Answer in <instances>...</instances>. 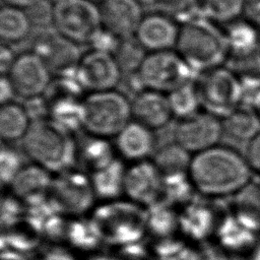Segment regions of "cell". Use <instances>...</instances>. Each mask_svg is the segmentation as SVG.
Returning <instances> with one entry per match:
<instances>
[{
  "label": "cell",
  "mask_w": 260,
  "mask_h": 260,
  "mask_svg": "<svg viewBox=\"0 0 260 260\" xmlns=\"http://www.w3.org/2000/svg\"><path fill=\"white\" fill-rule=\"evenodd\" d=\"M252 175L245 155L219 144L193 154L188 171L193 189L209 198L236 195L251 183Z\"/></svg>",
  "instance_id": "cell-1"
},
{
  "label": "cell",
  "mask_w": 260,
  "mask_h": 260,
  "mask_svg": "<svg viewBox=\"0 0 260 260\" xmlns=\"http://www.w3.org/2000/svg\"><path fill=\"white\" fill-rule=\"evenodd\" d=\"M22 141L25 155L51 174L72 169L77 156L78 145L72 132L50 118L32 121Z\"/></svg>",
  "instance_id": "cell-2"
},
{
  "label": "cell",
  "mask_w": 260,
  "mask_h": 260,
  "mask_svg": "<svg viewBox=\"0 0 260 260\" xmlns=\"http://www.w3.org/2000/svg\"><path fill=\"white\" fill-rule=\"evenodd\" d=\"M175 50L197 74L222 66L230 55L225 32L203 15L180 25Z\"/></svg>",
  "instance_id": "cell-3"
},
{
  "label": "cell",
  "mask_w": 260,
  "mask_h": 260,
  "mask_svg": "<svg viewBox=\"0 0 260 260\" xmlns=\"http://www.w3.org/2000/svg\"><path fill=\"white\" fill-rule=\"evenodd\" d=\"M83 104V129L92 136L115 137L132 121L131 100L116 89L90 92Z\"/></svg>",
  "instance_id": "cell-4"
},
{
  "label": "cell",
  "mask_w": 260,
  "mask_h": 260,
  "mask_svg": "<svg viewBox=\"0 0 260 260\" xmlns=\"http://www.w3.org/2000/svg\"><path fill=\"white\" fill-rule=\"evenodd\" d=\"M198 75L195 85L203 111L222 120L244 104V85L229 67L220 66Z\"/></svg>",
  "instance_id": "cell-5"
},
{
  "label": "cell",
  "mask_w": 260,
  "mask_h": 260,
  "mask_svg": "<svg viewBox=\"0 0 260 260\" xmlns=\"http://www.w3.org/2000/svg\"><path fill=\"white\" fill-rule=\"evenodd\" d=\"M143 88L169 93L195 80V73L177 52L147 53L136 71Z\"/></svg>",
  "instance_id": "cell-6"
},
{
  "label": "cell",
  "mask_w": 260,
  "mask_h": 260,
  "mask_svg": "<svg viewBox=\"0 0 260 260\" xmlns=\"http://www.w3.org/2000/svg\"><path fill=\"white\" fill-rule=\"evenodd\" d=\"M53 26L75 44L89 45L103 28L100 6L91 0H57Z\"/></svg>",
  "instance_id": "cell-7"
},
{
  "label": "cell",
  "mask_w": 260,
  "mask_h": 260,
  "mask_svg": "<svg viewBox=\"0 0 260 260\" xmlns=\"http://www.w3.org/2000/svg\"><path fill=\"white\" fill-rule=\"evenodd\" d=\"M56 175L49 194L57 209L73 215L86 212L95 198L90 176L72 169Z\"/></svg>",
  "instance_id": "cell-8"
},
{
  "label": "cell",
  "mask_w": 260,
  "mask_h": 260,
  "mask_svg": "<svg viewBox=\"0 0 260 260\" xmlns=\"http://www.w3.org/2000/svg\"><path fill=\"white\" fill-rule=\"evenodd\" d=\"M223 133L221 119L199 111L179 120L174 129V141L193 155L217 145Z\"/></svg>",
  "instance_id": "cell-9"
},
{
  "label": "cell",
  "mask_w": 260,
  "mask_h": 260,
  "mask_svg": "<svg viewBox=\"0 0 260 260\" xmlns=\"http://www.w3.org/2000/svg\"><path fill=\"white\" fill-rule=\"evenodd\" d=\"M51 71L45 62L32 51L16 56L8 77L15 96L23 101L36 99L46 93L51 85Z\"/></svg>",
  "instance_id": "cell-10"
},
{
  "label": "cell",
  "mask_w": 260,
  "mask_h": 260,
  "mask_svg": "<svg viewBox=\"0 0 260 260\" xmlns=\"http://www.w3.org/2000/svg\"><path fill=\"white\" fill-rule=\"evenodd\" d=\"M122 73L113 54L91 49L82 54L74 76L81 88L90 93L115 89Z\"/></svg>",
  "instance_id": "cell-11"
},
{
  "label": "cell",
  "mask_w": 260,
  "mask_h": 260,
  "mask_svg": "<svg viewBox=\"0 0 260 260\" xmlns=\"http://www.w3.org/2000/svg\"><path fill=\"white\" fill-rule=\"evenodd\" d=\"M78 46L56 30H44L35 39L32 52L45 62L51 73L74 76L82 56Z\"/></svg>",
  "instance_id": "cell-12"
},
{
  "label": "cell",
  "mask_w": 260,
  "mask_h": 260,
  "mask_svg": "<svg viewBox=\"0 0 260 260\" xmlns=\"http://www.w3.org/2000/svg\"><path fill=\"white\" fill-rule=\"evenodd\" d=\"M164 194V177L152 160L132 162L126 169L124 195L139 206H154Z\"/></svg>",
  "instance_id": "cell-13"
},
{
  "label": "cell",
  "mask_w": 260,
  "mask_h": 260,
  "mask_svg": "<svg viewBox=\"0 0 260 260\" xmlns=\"http://www.w3.org/2000/svg\"><path fill=\"white\" fill-rule=\"evenodd\" d=\"M137 204L118 205L108 207L92 221L101 238L116 243H130L140 236L141 229L130 226V221H142L143 216L139 212L141 206Z\"/></svg>",
  "instance_id": "cell-14"
},
{
  "label": "cell",
  "mask_w": 260,
  "mask_h": 260,
  "mask_svg": "<svg viewBox=\"0 0 260 260\" xmlns=\"http://www.w3.org/2000/svg\"><path fill=\"white\" fill-rule=\"evenodd\" d=\"M137 0H105L100 3L102 25L120 39L135 36L143 18Z\"/></svg>",
  "instance_id": "cell-15"
},
{
  "label": "cell",
  "mask_w": 260,
  "mask_h": 260,
  "mask_svg": "<svg viewBox=\"0 0 260 260\" xmlns=\"http://www.w3.org/2000/svg\"><path fill=\"white\" fill-rule=\"evenodd\" d=\"M132 120L151 129L167 126L174 118L168 94L143 88L131 99Z\"/></svg>",
  "instance_id": "cell-16"
},
{
  "label": "cell",
  "mask_w": 260,
  "mask_h": 260,
  "mask_svg": "<svg viewBox=\"0 0 260 260\" xmlns=\"http://www.w3.org/2000/svg\"><path fill=\"white\" fill-rule=\"evenodd\" d=\"M179 30L177 22L156 12L143 16L135 38L147 53L170 51L176 47Z\"/></svg>",
  "instance_id": "cell-17"
},
{
  "label": "cell",
  "mask_w": 260,
  "mask_h": 260,
  "mask_svg": "<svg viewBox=\"0 0 260 260\" xmlns=\"http://www.w3.org/2000/svg\"><path fill=\"white\" fill-rule=\"evenodd\" d=\"M154 144L153 130L132 120L115 136L114 145L121 158L136 162L153 155Z\"/></svg>",
  "instance_id": "cell-18"
},
{
  "label": "cell",
  "mask_w": 260,
  "mask_h": 260,
  "mask_svg": "<svg viewBox=\"0 0 260 260\" xmlns=\"http://www.w3.org/2000/svg\"><path fill=\"white\" fill-rule=\"evenodd\" d=\"M53 178L51 173L42 167L31 164L23 166L10 186L17 198L27 201L41 200L49 193Z\"/></svg>",
  "instance_id": "cell-19"
},
{
  "label": "cell",
  "mask_w": 260,
  "mask_h": 260,
  "mask_svg": "<svg viewBox=\"0 0 260 260\" xmlns=\"http://www.w3.org/2000/svg\"><path fill=\"white\" fill-rule=\"evenodd\" d=\"M223 131L240 142H249L260 133V117L251 104L244 103L222 119Z\"/></svg>",
  "instance_id": "cell-20"
},
{
  "label": "cell",
  "mask_w": 260,
  "mask_h": 260,
  "mask_svg": "<svg viewBox=\"0 0 260 260\" xmlns=\"http://www.w3.org/2000/svg\"><path fill=\"white\" fill-rule=\"evenodd\" d=\"M32 123L25 107L13 101L1 105L0 136L4 143L22 140Z\"/></svg>",
  "instance_id": "cell-21"
},
{
  "label": "cell",
  "mask_w": 260,
  "mask_h": 260,
  "mask_svg": "<svg viewBox=\"0 0 260 260\" xmlns=\"http://www.w3.org/2000/svg\"><path fill=\"white\" fill-rule=\"evenodd\" d=\"M234 197L235 218L251 232H260V184L249 183Z\"/></svg>",
  "instance_id": "cell-22"
},
{
  "label": "cell",
  "mask_w": 260,
  "mask_h": 260,
  "mask_svg": "<svg viewBox=\"0 0 260 260\" xmlns=\"http://www.w3.org/2000/svg\"><path fill=\"white\" fill-rule=\"evenodd\" d=\"M126 169L121 160L116 158L109 166L90 174L95 197L110 200L119 198L124 194Z\"/></svg>",
  "instance_id": "cell-23"
},
{
  "label": "cell",
  "mask_w": 260,
  "mask_h": 260,
  "mask_svg": "<svg viewBox=\"0 0 260 260\" xmlns=\"http://www.w3.org/2000/svg\"><path fill=\"white\" fill-rule=\"evenodd\" d=\"M51 120L73 132L83 128V104L74 95H54L47 102Z\"/></svg>",
  "instance_id": "cell-24"
},
{
  "label": "cell",
  "mask_w": 260,
  "mask_h": 260,
  "mask_svg": "<svg viewBox=\"0 0 260 260\" xmlns=\"http://www.w3.org/2000/svg\"><path fill=\"white\" fill-rule=\"evenodd\" d=\"M191 159L192 154L174 141L156 149L151 160L166 178L187 175Z\"/></svg>",
  "instance_id": "cell-25"
},
{
  "label": "cell",
  "mask_w": 260,
  "mask_h": 260,
  "mask_svg": "<svg viewBox=\"0 0 260 260\" xmlns=\"http://www.w3.org/2000/svg\"><path fill=\"white\" fill-rule=\"evenodd\" d=\"M115 145L108 142V138L89 135V138L78 147V156L90 174L109 166L117 157Z\"/></svg>",
  "instance_id": "cell-26"
},
{
  "label": "cell",
  "mask_w": 260,
  "mask_h": 260,
  "mask_svg": "<svg viewBox=\"0 0 260 260\" xmlns=\"http://www.w3.org/2000/svg\"><path fill=\"white\" fill-rule=\"evenodd\" d=\"M232 69L241 79L244 89H260V44L254 49L242 53L229 55Z\"/></svg>",
  "instance_id": "cell-27"
},
{
  "label": "cell",
  "mask_w": 260,
  "mask_h": 260,
  "mask_svg": "<svg viewBox=\"0 0 260 260\" xmlns=\"http://www.w3.org/2000/svg\"><path fill=\"white\" fill-rule=\"evenodd\" d=\"M31 27L25 10L20 7L6 5L0 11V36L6 43L23 40Z\"/></svg>",
  "instance_id": "cell-28"
},
{
  "label": "cell",
  "mask_w": 260,
  "mask_h": 260,
  "mask_svg": "<svg viewBox=\"0 0 260 260\" xmlns=\"http://www.w3.org/2000/svg\"><path fill=\"white\" fill-rule=\"evenodd\" d=\"M224 32L229 44L230 55L248 52L260 44L259 27L246 19L231 22Z\"/></svg>",
  "instance_id": "cell-29"
},
{
  "label": "cell",
  "mask_w": 260,
  "mask_h": 260,
  "mask_svg": "<svg viewBox=\"0 0 260 260\" xmlns=\"http://www.w3.org/2000/svg\"><path fill=\"white\" fill-rule=\"evenodd\" d=\"M168 99L174 117L179 118V120L192 116L201 109L195 80L169 92Z\"/></svg>",
  "instance_id": "cell-30"
},
{
  "label": "cell",
  "mask_w": 260,
  "mask_h": 260,
  "mask_svg": "<svg viewBox=\"0 0 260 260\" xmlns=\"http://www.w3.org/2000/svg\"><path fill=\"white\" fill-rule=\"evenodd\" d=\"M246 0H201L202 15L213 22H233L243 14Z\"/></svg>",
  "instance_id": "cell-31"
},
{
  "label": "cell",
  "mask_w": 260,
  "mask_h": 260,
  "mask_svg": "<svg viewBox=\"0 0 260 260\" xmlns=\"http://www.w3.org/2000/svg\"><path fill=\"white\" fill-rule=\"evenodd\" d=\"M154 6L158 13L180 25L202 15L201 3L198 0H157Z\"/></svg>",
  "instance_id": "cell-32"
},
{
  "label": "cell",
  "mask_w": 260,
  "mask_h": 260,
  "mask_svg": "<svg viewBox=\"0 0 260 260\" xmlns=\"http://www.w3.org/2000/svg\"><path fill=\"white\" fill-rule=\"evenodd\" d=\"M146 54L145 49L139 44L135 36H133L121 39L113 55L122 72H136Z\"/></svg>",
  "instance_id": "cell-33"
},
{
  "label": "cell",
  "mask_w": 260,
  "mask_h": 260,
  "mask_svg": "<svg viewBox=\"0 0 260 260\" xmlns=\"http://www.w3.org/2000/svg\"><path fill=\"white\" fill-rule=\"evenodd\" d=\"M210 222H212L210 213L205 208L199 207V205L186 209L181 219V223L187 230L186 232L194 238L204 237L208 233Z\"/></svg>",
  "instance_id": "cell-34"
},
{
  "label": "cell",
  "mask_w": 260,
  "mask_h": 260,
  "mask_svg": "<svg viewBox=\"0 0 260 260\" xmlns=\"http://www.w3.org/2000/svg\"><path fill=\"white\" fill-rule=\"evenodd\" d=\"M31 26L47 28L54 23V2L51 0H37L23 8Z\"/></svg>",
  "instance_id": "cell-35"
},
{
  "label": "cell",
  "mask_w": 260,
  "mask_h": 260,
  "mask_svg": "<svg viewBox=\"0 0 260 260\" xmlns=\"http://www.w3.org/2000/svg\"><path fill=\"white\" fill-rule=\"evenodd\" d=\"M1 181L10 185L16 175L23 168L22 161L16 150L9 146H2L1 149Z\"/></svg>",
  "instance_id": "cell-36"
},
{
  "label": "cell",
  "mask_w": 260,
  "mask_h": 260,
  "mask_svg": "<svg viewBox=\"0 0 260 260\" xmlns=\"http://www.w3.org/2000/svg\"><path fill=\"white\" fill-rule=\"evenodd\" d=\"M158 256L159 260H201L200 257L192 250L176 245L172 248H165L158 253Z\"/></svg>",
  "instance_id": "cell-37"
},
{
  "label": "cell",
  "mask_w": 260,
  "mask_h": 260,
  "mask_svg": "<svg viewBox=\"0 0 260 260\" xmlns=\"http://www.w3.org/2000/svg\"><path fill=\"white\" fill-rule=\"evenodd\" d=\"M245 156L253 174L260 177V133L247 143Z\"/></svg>",
  "instance_id": "cell-38"
},
{
  "label": "cell",
  "mask_w": 260,
  "mask_h": 260,
  "mask_svg": "<svg viewBox=\"0 0 260 260\" xmlns=\"http://www.w3.org/2000/svg\"><path fill=\"white\" fill-rule=\"evenodd\" d=\"M243 15L246 20L260 28V0H246Z\"/></svg>",
  "instance_id": "cell-39"
},
{
  "label": "cell",
  "mask_w": 260,
  "mask_h": 260,
  "mask_svg": "<svg viewBox=\"0 0 260 260\" xmlns=\"http://www.w3.org/2000/svg\"><path fill=\"white\" fill-rule=\"evenodd\" d=\"M15 58L16 56H14L12 50L7 45L3 44L0 50V67L2 75L6 74L9 71Z\"/></svg>",
  "instance_id": "cell-40"
},
{
  "label": "cell",
  "mask_w": 260,
  "mask_h": 260,
  "mask_svg": "<svg viewBox=\"0 0 260 260\" xmlns=\"http://www.w3.org/2000/svg\"><path fill=\"white\" fill-rule=\"evenodd\" d=\"M13 96H15L13 87L6 75H2L0 81V101L1 105L9 103L13 101Z\"/></svg>",
  "instance_id": "cell-41"
},
{
  "label": "cell",
  "mask_w": 260,
  "mask_h": 260,
  "mask_svg": "<svg viewBox=\"0 0 260 260\" xmlns=\"http://www.w3.org/2000/svg\"><path fill=\"white\" fill-rule=\"evenodd\" d=\"M36 1L37 0H5L7 5H12V6L20 7V8H25Z\"/></svg>",
  "instance_id": "cell-42"
},
{
  "label": "cell",
  "mask_w": 260,
  "mask_h": 260,
  "mask_svg": "<svg viewBox=\"0 0 260 260\" xmlns=\"http://www.w3.org/2000/svg\"><path fill=\"white\" fill-rule=\"evenodd\" d=\"M44 260H73L70 256L64 254V253H52L48 254Z\"/></svg>",
  "instance_id": "cell-43"
},
{
  "label": "cell",
  "mask_w": 260,
  "mask_h": 260,
  "mask_svg": "<svg viewBox=\"0 0 260 260\" xmlns=\"http://www.w3.org/2000/svg\"><path fill=\"white\" fill-rule=\"evenodd\" d=\"M251 105L254 107V109L256 110L258 116L260 117V89L257 92H255Z\"/></svg>",
  "instance_id": "cell-44"
},
{
  "label": "cell",
  "mask_w": 260,
  "mask_h": 260,
  "mask_svg": "<svg viewBox=\"0 0 260 260\" xmlns=\"http://www.w3.org/2000/svg\"><path fill=\"white\" fill-rule=\"evenodd\" d=\"M137 1H139L141 4H153L154 5L157 0H137Z\"/></svg>",
  "instance_id": "cell-45"
},
{
  "label": "cell",
  "mask_w": 260,
  "mask_h": 260,
  "mask_svg": "<svg viewBox=\"0 0 260 260\" xmlns=\"http://www.w3.org/2000/svg\"><path fill=\"white\" fill-rule=\"evenodd\" d=\"M94 260H112V259H107V258H99V259H94Z\"/></svg>",
  "instance_id": "cell-46"
},
{
  "label": "cell",
  "mask_w": 260,
  "mask_h": 260,
  "mask_svg": "<svg viewBox=\"0 0 260 260\" xmlns=\"http://www.w3.org/2000/svg\"><path fill=\"white\" fill-rule=\"evenodd\" d=\"M91 1H93V2H99V3H102L103 1H105V0H91Z\"/></svg>",
  "instance_id": "cell-47"
},
{
  "label": "cell",
  "mask_w": 260,
  "mask_h": 260,
  "mask_svg": "<svg viewBox=\"0 0 260 260\" xmlns=\"http://www.w3.org/2000/svg\"><path fill=\"white\" fill-rule=\"evenodd\" d=\"M51 1H53V2H55V1H57V0H51Z\"/></svg>",
  "instance_id": "cell-48"
}]
</instances>
